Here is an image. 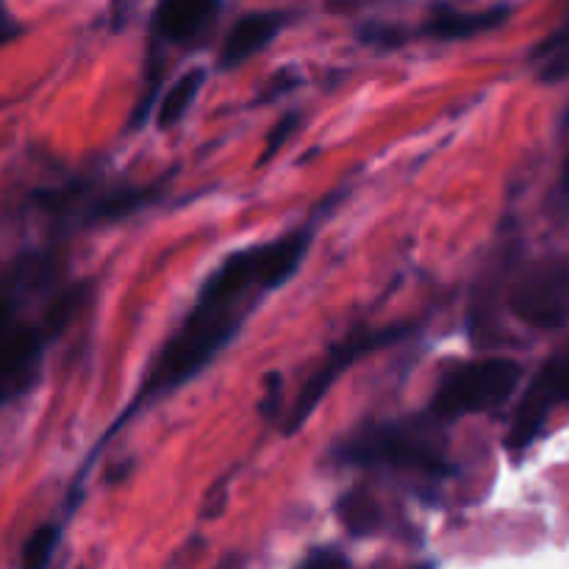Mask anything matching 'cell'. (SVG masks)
<instances>
[{"mask_svg":"<svg viewBox=\"0 0 569 569\" xmlns=\"http://www.w3.org/2000/svg\"><path fill=\"white\" fill-rule=\"evenodd\" d=\"M306 250L309 233L300 231L228 256L206 278L187 320L148 367L137 403L172 392L200 376L242 331L244 315L256 306L253 300L283 287L298 272Z\"/></svg>","mask_w":569,"mask_h":569,"instance_id":"1","label":"cell"},{"mask_svg":"<svg viewBox=\"0 0 569 569\" xmlns=\"http://www.w3.org/2000/svg\"><path fill=\"white\" fill-rule=\"evenodd\" d=\"M333 461L361 470H392L442 481L453 472L426 422H370L333 448Z\"/></svg>","mask_w":569,"mask_h":569,"instance_id":"2","label":"cell"},{"mask_svg":"<svg viewBox=\"0 0 569 569\" xmlns=\"http://www.w3.org/2000/svg\"><path fill=\"white\" fill-rule=\"evenodd\" d=\"M520 378L522 367L511 359L465 361L445 372L428 406V415L433 420H456V417L495 411L517 392Z\"/></svg>","mask_w":569,"mask_h":569,"instance_id":"3","label":"cell"},{"mask_svg":"<svg viewBox=\"0 0 569 569\" xmlns=\"http://www.w3.org/2000/svg\"><path fill=\"white\" fill-rule=\"evenodd\" d=\"M509 309L531 328H565L569 322V256L531 259L509 287Z\"/></svg>","mask_w":569,"mask_h":569,"instance_id":"4","label":"cell"},{"mask_svg":"<svg viewBox=\"0 0 569 569\" xmlns=\"http://www.w3.org/2000/svg\"><path fill=\"white\" fill-rule=\"evenodd\" d=\"M411 331H415V326L372 328V331L353 333V337H348L345 342L333 345L331 353H328V359H326V365H322L320 370H317L315 376L309 378V383L300 389V395H298V400H295L292 411L287 415V422H283V433H287V437H292V433H298L300 428L306 426V420L311 417V411L320 406V400L326 398L328 389L337 383V378L342 376V372L348 370L353 361H359L361 356L372 353V350L389 348V345L400 342V339L409 337Z\"/></svg>","mask_w":569,"mask_h":569,"instance_id":"5","label":"cell"},{"mask_svg":"<svg viewBox=\"0 0 569 569\" xmlns=\"http://www.w3.org/2000/svg\"><path fill=\"white\" fill-rule=\"evenodd\" d=\"M561 403L569 406V350L550 359L537 372L528 392L522 395L515 420L509 426V433H506V448L511 453H522L526 448H531L539 433H542L550 411Z\"/></svg>","mask_w":569,"mask_h":569,"instance_id":"6","label":"cell"},{"mask_svg":"<svg viewBox=\"0 0 569 569\" xmlns=\"http://www.w3.org/2000/svg\"><path fill=\"white\" fill-rule=\"evenodd\" d=\"M220 11V0H161L156 31L172 44H192L203 37Z\"/></svg>","mask_w":569,"mask_h":569,"instance_id":"7","label":"cell"},{"mask_svg":"<svg viewBox=\"0 0 569 569\" xmlns=\"http://www.w3.org/2000/svg\"><path fill=\"white\" fill-rule=\"evenodd\" d=\"M283 22H287V17L281 11H253V14H244L226 37V44L220 50V67L231 70V67L244 64L250 56L259 53L261 48H267L278 37Z\"/></svg>","mask_w":569,"mask_h":569,"instance_id":"8","label":"cell"},{"mask_svg":"<svg viewBox=\"0 0 569 569\" xmlns=\"http://www.w3.org/2000/svg\"><path fill=\"white\" fill-rule=\"evenodd\" d=\"M509 20V6H492L481 11H461L453 6H439L422 26V33L428 39L439 42H456V39H470L476 33L492 31Z\"/></svg>","mask_w":569,"mask_h":569,"instance_id":"9","label":"cell"},{"mask_svg":"<svg viewBox=\"0 0 569 569\" xmlns=\"http://www.w3.org/2000/svg\"><path fill=\"white\" fill-rule=\"evenodd\" d=\"M337 515L353 537H372L383 528V509L367 489H350L339 498Z\"/></svg>","mask_w":569,"mask_h":569,"instance_id":"10","label":"cell"},{"mask_svg":"<svg viewBox=\"0 0 569 569\" xmlns=\"http://www.w3.org/2000/svg\"><path fill=\"white\" fill-rule=\"evenodd\" d=\"M206 72L203 70H189L167 89V94L161 98L159 106V128H172L189 114V109L198 100L200 89H203Z\"/></svg>","mask_w":569,"mask_h":569,"instance_id":"11","label":"cell"},{"mask_svg":"<svg viewBox=\"0 0 569 569\" xmlns=\"http://www.w3.org/2000/svg\"><path fill=\"white\" fill-rule=\"evenodd\" d=\"M533 59H537L542 81H559L569 76V22L537 50Z\"/></svg>","mask_w":569,"mask_h":569,"instance_id":"12","label":"cell"},{"mask_svg":"<svg viewBox=\"0 0 569 569\" xmlns=\"http://www.w3.org/2000/svg\"><path fill=\"white\" fill-rule=\"evenodd\" d=\"M61 531L59 526H42L28 537V542L22 545V567L42 569L50 565L56 548H59Z\"/></svg>","mask_w":569,"mask_h":569,"instance_id":"13","label":"cell"},{"mask_svg":"<svg viewBox=\"0 0 569 569\" xmlns=\"http://www.w3.org/2000/svg\"><path fill=\"white\" fill-rule=\"evenodd\" d=\"M298 126H300V111H292V114H287L281 122H278L276 128H272V133H270V137H267V142H264L261 164H267V161H270L272 156H276L278 150H281L283 144L289 142V139H292V133L298 131Z\"/></svg>","mask_w":569,"mask_h":569,"instance_id":"14","label":"cell"},{"mask_svg":"<svg viewBox=\"0 0 569 569\" xmlns=\"http://www.w3.org/2000/svg\"><path fill=\"white\" fill-rule=\"evenodd\" d=\"M303 565L306 567H345L350 565V559L337 548H315L309 556H306Z\"/></svg>","mask_w":569,"mask_h":569,"instance_id":"15","label":"cell"},{"mask_svg":"<svg viewBox=\"0 0 569 569\" xmlns=\"http://www.w3.org/2000/svg\"><path fill=\"white\" fill-rule=\"evenodd\" d=\"M264 400H261V415L264 417H276L278 403H281V376L278 372H270L264 378Z\"/></svg>","mask_w":569,"mask_h":569,"instance_id":"16","label":"cell"},{"mask_svg":"<svg viewBox=\"0 0 569 569\" xmlns=\"http://www.w3.org/2000/svg\"><path fill=\"white\" fill-rule=\"evenodd\" d=\"M17 33H20V26H17V22L11 20L9 11L0 9V44L9 42V39H14Z\"/></svg>","mask_w":569,"mask_h":569,"instance_id":"17","label":"cell"},{"mask_svg":"<svg viewBox=\"0 0 569 569\" xmlns=\"http://www.w3.org/2000/svg\"><path fill=\"white\" fill-rule=\"evenodd\" d=\"M565 126L569 128V114H567V120H565ZM561 187H569V161H567V170H565V183H561Z\"/></svg>","mask_w":569,"mask_h":569,"instance_id":"18","label":"cell"},{"mask_svg":"<svg viewBox=\"0 0 569 569\" xmlns=\"http://www.w3.org/2000/svg\"><path fill=\"white\" fill-rule=\"evenodd\" d=\"M567 200H569V198H567Z\"/></svg>","mask_w":569,"mask_h":569,"instance_id":"19","label":"cell"}]
</instances>
